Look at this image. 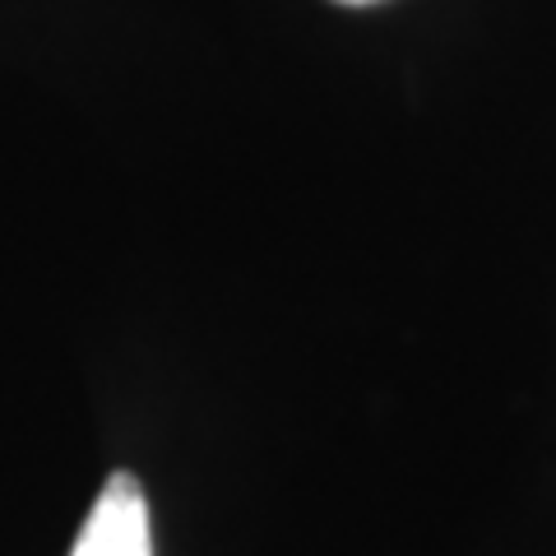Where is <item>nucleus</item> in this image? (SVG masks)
Segmentation results:
<instances>
[{
	"label": "nucleus",
	"mask_w": 556,
	"mask_h": 556,
	"mask_svg": "<svg viewBox=\"0 0 556 556\" xmlns=\"http://www.w3.org/2000/svg\"><path fill=\"white\" fill-rule=\"evenodd\" d=\"M334 5H376V0H334Z\"/></svg>",
	"instance_id": "nucleus-2"
},
{
	"label": "nucleus",
	"mask_w": 556,
	"mask_h": 556,
	"mask_svg": "<svg viewBox=\"0 0 556 556\" xmlns=\"http://www.w3.org/2000/svg\"><path fill=\"white\" fill-rule=\"evenodd\" d=\"M70 556H153L149 501H144V486L130 473H112L102 482Z\"/></svg>",
	"instance_id": "nucleus-1"
}]
</instances>
